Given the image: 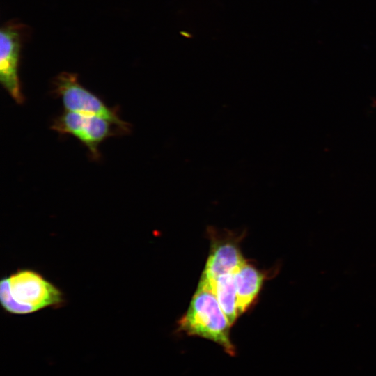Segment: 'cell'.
Returning <instances> with one entry per match:
<instances>
[{"instance_id":"3","label":"cell","mask_w":376,"mask_h":376,"mask_svg":"<svg viewBox=\"0 0 376 376\" xmlns=\"http://www.w3.org/2000/svg\"><path fill=\"white\" fill-rule=\"evenodd\" d=\"M53 86V92L61 97L65 111L102 117L122 132L130 130L129 124L120 118L116 110L80 84L77 74L61 72L54 79Z\"/></svg>"},{"instance_id":"7","label":"cell","mask_w":376,"mask_h":376,"mask_svg":"<svg viewBox=\"0 0 376 376\" xmlns=\"http://www.w3.org/2000/svg\"><path fill=\"white\" fill-rule=\"evenodd\" d=\"M238 315L246 312L256 300L262 288L265 274L245 261L235 273Z\"/></svg>"},{"instance_id":"1","label":"cell","mask_w":376,"mask_h":376,"mask_svg":"<svg viewBox=\"0 0 376 376\" xmlns=\"http://www.w3.org/2000/svg\"><path fill=\"white\" fill-rule=\"evenodd\" d=\"M0 302L10 314L27 315L65 303L63 292L40 272L19 269L1 278Z\"/></svg>"},{"instance_id":"4","label":"cell","mask_w":376,"mask_h":376,"mask_svg":"<svg viewBox=\"0 0 376 376\" xmlns=\"http://www.w3.org/2000/svg\"><path fill=\"white\" fill-rule=\"evenodd\" d=\"M27 26L17 20L6 22L0 31V81L18 104L23 103L18 75L20 51Z\"/></svg>"},{"instance_id":"5","label":"cell","mask_w":376,"mask_h":376,"mask_svg":"<svg viewBox=\"0 0 376 376\" xmlns=\"http://www.w3.org/2000/svg\"><path fill=\"white\" fill-rule=\"evenodd\" d=\"M111 125L102 117L65 111L55 119L52 129L74 136L86 146L93 159H98L99 146L114 134Z\"/></svg>"},{"instance_id":"8","label":"cell","mask_w":376,"mask_h":376,"mask_svg":"<svg viewBox=\"0 0 376 376\" xmlns=\"http://www.w3.org/2000/svg\"><path fill=\"white\" fill-rule=\"evenodd\" d=\"M206 281L208 283L221 308L232 326L239 316L237 308V289L235 273H226L218 276L213 280Z\"/></svg>"},{"instance_id":"2","label":"cell","mask_w":376,"mask_h":376,"mask_svg":"<svg viewBox=\"0 0 376 376\" xmlns=\"http://www.w3.org/2000/svg\"><path fill=\"white\" fill-rule=\"evenodd\" d=\"M178 324L180 331L213 341L228 354H235L230 336L231 325L204 279H200L189 308Z\"/></svg>"},{"instance_id":"6","label":"cell","mask_w":376,"mask_h":376,"mask_svg":"<svg viewBox=\"0 0 376 376\" xmlns=\"http://www.w3.org/2000/svg\"><path fill=\"white\" fill-rule=\"evenodd\" d=\"M210 253L201 278L211 281L226 273H235L246 261L239 245V237L232 233H209Z\"/></svg>"}]
</instances>
